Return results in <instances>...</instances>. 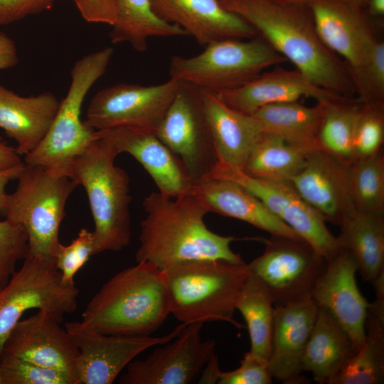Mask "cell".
<instances>
[{"mask_svg":"<svg viewBox=\"0 0 384 384\" xmlns=\"http://www.w3.org/2000/svg\"><path fill=\"white\" fill-rule=\"evenodd\" d=\"M250 24L272 48L316 86L353 97L355 89L341 59L320 39L306 4L277 0H219Z\"/></svg>","mask_w":384,"mask_h":384,"instance_id":"cell-1","label":"cell"},{"mask_svg":"<svg viewBox=\"0 0 384 384\" xmlns=\"http://www.w3.org/2000/svg\"><path fill=\"white\" fill-rule=\"evenodd\" d=\"M143 206L146 215L141 223L137 262H147L164 270L191 260L244 262L230 247L235 238L208 228L204 218L209 212L196 196L171 198L151 192Z\"/></svg>","mask_w":384,"mask_h":384,"instance_id":"cell-2","label":"cell"},{"mask_svg":"<svg viewBox=\"0 0 384 384\" xmlns=\"http://www.w3.org/2000/svg\"><path fill=\"white\" fill-rule=\"evenodd\" d=\"M169 314L162 271L140 262L103 284L86 306L81 322L103 334L149 336Z\"/></svg>","mask_w":384,"mask_h":384,"instance_id":"cell-3","label":"cell"},{"mask_svg":"<svg viewBox=\"0 0 384 384\" xmlns=\"http://www.w3.org/2000/svg\"><path fill=\"white\" fill-rule=\"evenodd\" d=\"M117 155L108 142L97 137L72 159L65 171L86 191L95 224V255L120 251L131 240L130 181L127 173L114 164Z\"/></svg>","mask_w":384,"mask_h":384,"instance_id":"cell-4","label":"cell"},{"mask_svg":"<svg viewBox=\"0 0 384 384\" xmlns=\"http://www.w3.org/2000/svg\"><path fill=\"white\" fill-rule=\"evenodd\" d=\"M170 314L181 323L224 321L243 328L234 319L236 302L250 274L245 262L198 260L161 270Z\"/></svg>","mask_w":384,"mask_h":384,"instance_id":"cell-5","label":"cell"},{"mask_svg":"<svg viewBox=\"0 0 384 384\" xmlns=\"http://www.w3.org/2000/svg\"><path fill=\"white\" fill-rule=\"evenodd\" d=\"M17 180L15 191L7 193L4 217L25 228L28 255L55 261L66 202L77 185L66 175L27 164Z\"/></svg>","mask_w":384,"mask_h":384,"instance_id":"cell-6","label":"cell"},{"mask_svg":"<svg viewBox=\"0 0 384 384\" xmlns=\"http://www.w3.org/2000/svg\"><path fill=\"white\" fill-rule=\"evenodd\" d=\"M112 55V48L105 47L75 62L67 95L44 138L25 155V164L65 175L72 159L97 138L95 130L81 119V109L88 91L105 73Z\"/></svg>","mask_w":384,"mask_h":384,"instance_id":"cell-7","label":"cell"},{"mask_svg":"<svg viewBox=\"0 0 384 384\" xmlns=\"http://www.w3.org/2000/svg\"><path fill=\"white\" fill-rule=\"evenodd\" d=\"M287 60L258 36L213 42L197 55H174L170 61L171 78L201 89L218 92L241 86L267 68Z\"/></svg>","mask_w":384,"mask_h":384,"instance_id":"cell-8","label":"cell"},{"mask_svg":"<svg viewBox=\"0 0 384 384\" xmlns=\"http://www.w3.org/2000/svg\"><path fill=\"white\" fill-rule=\"evenodd\" d=\"M78 289L66 285L55 261L28 255L0 289V360L11 331L29 309H36L62 321L78 305Z\"/></svg>","mask_w":384,"mask_h":384,"instance_id":"cell-9","label":"cell"},{"mask_svg":"<svg viewBox=\"0 0 384 384\" xmlns=\"http://www.w3.org/2000/svg\"><path fill=\"white\" fill-rule=\"evenodd\" d=\"M263 253L247 264L269 291L274 306L311 297L327 261L300 238L271 235Z\"/></svg>","mask_w":384,"mask_h":384,"instance_id":"cell-10","label":"cell"},{"mask_svg":"<svg viewBox=\"0 0 384 384\" xmlns=\"http://www.w3.org/2000/svg\"><path fill=\"white\" fill-rule=\"evenodd\" d=\"M316 32L324 45L343 59L355 92L362 90L368 65L381 41L373 18L364 9L340 1H315L308 4Z\"/></svg>","mask_w":384,"mask_h":384,"instance_id":"cell-11","label":"cell"},{"mask_svg":"<svg viewBox=\"0 0 384 384\" xmlns=\"http://www.w3.org/2000/svg\"><path fill=\"white\" fill-rule=\"evenodd\" d=\"M203 93V89L183 81L155 131L179 158L193 183L210 176L218 161Z\"/></svg>","mask_w":384,"mask_h":384,"instance_id":"cell-12","label":"cell"},{"mask_svg":"<svg viewBox=\"0 0 384 384\" xmlns=\"http://www.w3.org/2000/svg\"><path fill=\"white\" fill-rule=\"evenodd\" d=\"M210 176L233 181L245 188L327 262L340 250L338 237L329 230L326 221L301 197L290 182L252 177L218 161Z\"/></svg>","mask_w":384,"mask_h":384,"instance_id":"cell-13","label":"cell"},{"mask_svg":"<svg viewBox=\"0 0 384 384\" xmlns=\"http://www.w3.org/2000/svg\"><path fill=\"white\" fill-rule=\"evenodd\" d=\"M183 81L144 86L119 83L99 90L88 105L85 123L95 131L131 127L154 132Z\"/></svg>","mask_w":384,"mask_h":384,"instance_id":"cell-14","label":"cell"},{"mask_svg":"<svg viewBox=\"0 0 384 384\" xmlns=\"http://www.w3.org/2000/svg\"><path fill=\"white\" fill-rule=\"evenodd\" d=\"M187 324L181 323L162 336L103 334L81 321L64 325L78 349L77 384H111L122 370L145 350L174 338Z\"/></svg>","mask_w":384,"mask_h":384,"instance_id":"cell-15","label":"cell"},{"mask_svg":"<svg viewBox=\"0 0 384 384\" xmlns=\"http://www.w3.org/2000/svg\"><path fill=\"white\" fill-rule=\"evenodd\" d=\"M203 324L186 325L171 341L157 348L142 360L131 361L120 377L122 384H188L199 377L215 354V341H203Z\"/></svg>","mask_w":384,"mask_h":384,"instance_id":"cell-16","label":"cell"},{"mask_svg":"<svg viewBox=\"0 0 384 384\" xmlns=\"http://www.w3.org/2000/svg\"><path fill=\"white\" fill-rule=\"evenodd\" d=\"M357 263L351 253L341 247L327 262L311 297L319 307L328 310L341 324L358 351L364 343L366 319L370 303L358 287Z\"/></svg>","mask_w":384,"mask_h":384,"instance_id":"cell-17","label":"cell"},{"mask_svg":"<svg viewBox=\"0 0 384 384\" xmlns=\"http://www.w3.org/2000/svg\"><path fill=\"white\" fill-rule=\"evenodd\" d=\"M60 323L53 315L41 310L21 319L6 340L2 356L66 371L76 380L78 349Z\"/></svg>","mask_w":384,"mask_h":384,"instance_id":"cell-18","label":"cell"},{"mask_svg":"<svg viewBox=\"0 0 384 384\" xmlns=\"http://www.w3.org/2000/svg\"><path fill=\"white\" fill-rule=\"evenodd\" d=\"M95 134L108 142L117 154L127 153L139 161L161 194L176 198L190 193L193 181L186 168L154 132L117 127L95 131Z\"/></svg>","mask_w":384,"mask_h":384,"instance_id":"cell-19","label":"cell"},{"mask_svg":"<svg viewBox=\"0 0 384 384\" xmlns=\"http://www.w3.org/2000/svg\"><path fill=\"white\" fill-rule=\"evenodd\" d=\"M348 172L349 166L316 149L289 182L326 221L339 225L357 211L351 195Z\"/></svg>","mask_w":384,"mask_h":384,"instance_id":"cell-20","label":"cell"},{"mask_svg":"<svg viewBox=\"0 0 384 384\" xmlns=\"http://www.w3.org/2000/svg\"><path fill=\"white\" fill-rule=\"evenodd\" d=\"M149 1L159 18L180 26L201 45L223 39L259 36L250 24L225 8L219 0Z\"/></svg>","mask_w":384,"mask_h":384,"instance_id":"cell-21","label":"cell"},{"mask_svg":"<svg viewBox=\"0 0 384 384\" xmlns=\"http://www.w3.org/2000/svg\"><path fill=\"white\" fill-rule=\"evenodd\" d=\"M319 306L312 297L274 306L271 351L268 360L272 378L285 384L304 383L302 356Z\"/></svg>","mask_w":384,"mask_h":384,"instance_id":"cell-22","label":"cell"},{"mask_svg":"<svg viewBox=\"0 0 384 384\" xmlns=\"http://www.w3.org/2000/svg\"><path fill=\"white\" fill-rule=\"evenodd\" d=\"M215 92L230 107L248 114L268 105L298 101L302 97L321 102L341 97L316 86L297 69L278 65L241 86Z\"/></svg>","mask_w":384,"mask_h":384,"instance_id":"cell-23","label":"cell"},{"mask_svg":"<svg viewBox=\"0 0 384 384\" xmlns=\"http://www.w3.org/2000/svg\"><path fill=\"white\" fill-rule=\"evenodd\" d=\"M189 193L199 198L208 212L246 222L271 235L302 239L255 195L233 181L208 176L194 182Z\"/></svg>","mask_w":384,"mask_h":384,"instance_id":"cell-24","label":"cell"},{"mask_svg":"<svg viewBox=\"0 0 384 384\" xmlns=\"http://www.w3.org/2000/svg\"><path fill=\"white\" fill-rule=\"evenodd\" d=\"M60 102L50 92L23 97L0 84V128L16 142V153L26 155L44 138Z\"/></svg>","mask_w":384,"mask_h":384,"instance_id":"cell-25","label":"cell"},{"mask_svg":"<svg viewBox=\"0 0 384 384\" xmlns=\"http://www.w3.org/2000/svg\"><path fill=\"white\" fill-rule=\"evenodd\" d=\"M203 90L205 112L218 161L241 169L263 132L252 115L232 108L215 92Z\"/></svg>","mask_w":384,"mask_h":384,"instance_id":"cell-26","label":"cell"},{"mask_svg":"<svg viewBox=\"0 0 384 384\" xmlns=\"http://www.w3.org/2000/svg\"><path fill=\"white\" fill-rule=\"evenodd\" d=\"M356 352L351 338L334 316L319 307L302 356V370L310 373L319 383L329 384Z\"/></svg>","mask_w":384,"mask_h":384,"instance_id":"cell-27","label":"cell"},{"mask_svg":"<svg viewBox=\"0 0 384 384\" xmlns=\"http://www.w3.org/2000/svg\"><path fill=\"white\" fill-rule=\"evenodd\" d=\"M338 226L341 247L351 253L363 279L373 284L384 274V213L357 210Z\"/></svg>","mask_w":384,"mask_h":384,"instance_id":"cell-28","label":"cell"},{"mask_svg":"<svg viewBox=\"0 0 384 384\" xmlns=\"http://www.w3.org/2000/svg\"><path fill=\"white\" fill-rule=\"evenodd\" d=\"M383 381L384 295H378L368 308L363 344L329 384H380Z\"/></svg>","mask_w":384,"mask_h":384,"instance_id":"cell-29","label":"cell"},{"mask_svg":"<svg viewBox=\"0 0 384 384\" xmlns=\"http://www.w3.org/2000/svg\"><path fill=\"white\" fill-rule=\"evenodd\" d=\"M323 113L321 102L309 107L294 101L268 105L251 115L259 123L262 132L314 150L317 149L316 138Z\"/></svg>","mask_w":384,"mask_h":384,"instance_id":"cell-30","label":"cell"},{"mask_svg":"<svg viewBox=\"0 0 384 384\" xmlns=\"http://www.w3.org/2000/svg\"><path fill=\"white\" fill-rule=\"evenodd\" d=\"M311 151L263 132L240 170L258 178L289 182L304 166Z\"/></svg>","mask_w":384,"mask_h":384,"instance_id":"cell-31","label":"cell"},{"mask_svg":"<svg viewBox=\"0 0 384 384\" xmlns=\"http://www.w3.org/2000/svg\"><path fill=\"white\" fill-rule=\"evenodd\" d=\"M117 1V18L110 32L113 43H128L135 50L143 52L146 50L151 37L188 35L180 26L159 18L149 0Z\"/></svg>","mask_w":384,"mask_h":384,"instance_id":"cell-32","label":"cell"},{"mask_svg":"<svg viewBox=\"0 0 384 384\" xmlns=\"http://www.w3.org/2000/svg\"><path fill=\"white\" fill-rule=\"evenodd\" d=\"M321 102L324 113L316 138L317 149L350 166L356 161L353 133L362 102L345 97Z\"/></svg>","mask_w":384,"mask_h":384,"instance_id":"cell-33","label":"cell"},{"mask_svg":"<svg viewBox=\"0 0 384 384\" xmlns=\"http://www.w3.org/2000/svg\"><path fill=\"white\" fill-rule=\"evenodd\" d=\"M236 310L240 312L247 327L250 340V351L268 361L274 305L266 287L250 272L238 295Z\"/></svg>","mask_w":384,"mask_h":384,"instance_id":"cell-34","label":"cell"},{"mask_svg":"<svg viewBox=\"0 0 384 384\" xmlns=\"http://www.w3.org/2000/svg\"><path fill=\"white\" fill-rule=\"evenodd\" d=\"M349 187L356 210L384 213V153L356 159L349 166Z\"/></svg>","mask_w":384,"mask_h":384,"instance_id":"cell-35","label":"cell"},{"mask_svg":"<svg viewBox=\"0 0 384 384\" xmlns=\"http://www.w3.org/2000/svg\"><path fill=\"white\" fill-rule=\"evenodd\" d=\"M383 142L384 103H361L353 133L356 160L376 154L383 149Z\"/></svg>","mask_w":384,"mask_h":384,"instance_id":"cell-36","label":"cell"},{"mask_svg":"<svg viewBox=\"0 0 384 384\" xmlns=\"http://www.w3.org/2000/svg\"><path fill=\"white\" fill-rule=\"evenodd\" d=\"M4 384H76L69 373L11 356L0 360Z\"/></svg>","mask_w":384,"mask_h":384,"instance_id":"cell-37","label":"cell"},{"mask_svg":"<svg viewBox=\"0 0 384 384\" xmlns=\"http://www.w3.org/2000/svg\"><path fill=\"white\" fill-rule=\"evenodd\" d=\"M28 238L25 228L8 219L0 221V289L16 272L18 261L28 254Z\"/></svg>","mask_w":384,"mask_h":384,"instance_id":"cell-38","label":"cell"},{"mask_svg":"<svg viewBox=\"0 0 384 384\" xmlns=\"http://www.w3.org/2000/svg\"><path fill=\"white\" fill-rule=\"evenodd\" d=\"M94 255V233L85 228L80 230L70 244L64 245L59 242L55 255V264L61 274L62 282L66 285H75V274Z\"/></svg>","mask_w":384,"mask_h":384,"instance_id":"cell-39","label":"cell"},{"mask_svg":"<svg viewBox=\"0 0 384 384\" xmlns=\"http://www.w3.org/2000/svg\"><path fill=\"white\" fill-rule=\"evenodd\" d=\"M273 378L268 361L250 351L245 353L240 366L230 371L219 372L218 384H271Z\"/></svg>","mask_w":384,"mask_h":384,"instance_id":"cell-40","label":"cell"},{"mask_svg":"<svg viewBox=\"0 0 384 384\" xmlns=\"http://www.w3.org/2000/svg\"><path fill=\"white\" fill-rule=\"evenodd\" d=\"M58 0H0V27L50 9Z\"/></svg>","mask_w":384,"mask_h":384,"instance_id":"cell-41","label":"cell"},{"mask_svg":"<svg viewBox=\"0 0 384 384\" xmlns=\"http://www.w3.org/2000/svg\"><path fill=\"white\" fill-rule=\"evenodd\" d=\"M74 2L82 17L87 22L112 26L117 21V0H74Z\"/></svg>","mask_w":384,"mask_h":384,"instance_id":"cell-42","label":"cell"},{"mask_svg":"<svg viewBox=\"0 0 384 384\" xmlns=\"http://www.w3.org/2000/svg\"><path fill=\"white\" fill-rule=\"evenodd\" d=\"M18 63V51L14 41L0 31V70L11 68Z\"/></svg>","mask_w":384,"mask_h":384,"instance_id":"cell-43","label":"cell"},{"mask_svg":"<svg viewBox=\"0 0 384 384\" xmlns=\"http://www.w3.org/2000/svg\"><path fill=\"white\" fill-rule=\"evenodd\" d=\"M24 164L15 148L8 145L0 137V171L19 167Z\"/></svg>","mask_w":384,"mask_h":384,"instance_id":"cell-44","label":"cell"},{"mask_svg":"<svg viewBox=\"0 0 384 384\" xmlns=\"http://www.w3.org/2000/svg\"><path fill=\"white\" fill-rule=\"evenodd\" d=\"M23 166L0 171V215L2 216L4 215L6 210V186L11 181L18 178Z\"/></svg>","mask_w":384,"mask_h":384,"instance_id":"cell-45","label":"cell"},{"mask_svg":"<svg viewBox=\"0 0 384 384\" xmlns=\"http://www.w3.org/2000/svg\"><path fill=\"white\" fill-rule=\"evenodd\" d=\"M220 370L218 357L215 354L202 370L199 375L198 383H217Z\"/></svg>","mask_w":384,"mask_h":384,"instance_id":"cell-46","label":"cell"},{"mask_svg":"<svg viewBox=\"0 0 384 384\" xmlns=\"http://www.w3.org/2000/svg\"><path fill=\"white\" fill-rule=\"evenodd\" d=\"M364 9L372 18L381 19L384 16V0H367Z\"/></svg>","mask_w":384,"mask_h":384,"instance_id":"cell-47","label":"cell"},{"mask_svg":"<svg viewBox=\"0 0 384 384\" xmlns=\"http://www.w3.org/2000/svg\"><path fill=\"white\" fill-rule=\"evenodd\" d=\"M281 2L284 3H292V4H308L311 2L315 1H322V0H277ZM331 1H340L346 2L353 5L358 6L363 9L365 8L367 0H331Z\"/></svg>","mask_w":384,"mask_h":384,"instance_id":"cell-48","label":"cell"},{"mask_svg":"<svg viewBox=\"0 0 384 384\" xmlns=\"http://www.w3.org/2000/svg\"><path fill=\"white\" fill-rule=\"evenodd\" d=\"M0 384H4L3 376H2L1 368H0Z\"/></svg>","mask_w":384,"mask_h":384,"instance_id":"cell-49","label":"cell"}]
</instances>
